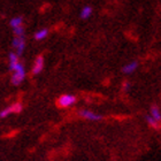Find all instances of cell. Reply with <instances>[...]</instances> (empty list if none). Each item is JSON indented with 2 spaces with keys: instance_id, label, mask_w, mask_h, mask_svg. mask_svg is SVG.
Listing matches in <instances>:
<instances>
[{
  "instance_id": "6da1fadb",
  "label": "cell",
  "mask_w": 161,
  "mask_h": 161,
  "mask_svg": "<svg viewBox=\"0 0 161 161\" xmlns=\"http://www.w3.org/2000/svg\"><path fill=\"white\" fill-rule=\"evenodd\" d=\"M75 103H76V97L73 96V94H64V96H61L57 100V105L60 108L70 107Z\"/></svg>"
},
{
  "instance_id": "7a4b0ae2",
  "label": "cell",
  "mask_w": 161,
  "mask_h": 161,
  "mask_svg": "<svg viewBox=\"0 0 161 161\" xmlns=\"http://www.w3.org/2000/svg\"><path fill=\"white\" fill-rule=\"evenodd\" d=\"M77 114L80 115V118L85 119V120L89 121H100L103 120V116L99 114H96L93 112L87 111V109H80V111L77 112Z\"/></svg>"
},
{
  "instance_id": "3957f363",
  "label": "cell",
  "mask_w": 161,
  "mask_h": 161,
  "mask_svg": "<svg viewBox=\"0 0 161 161\" xmlns=\"http://www.w3.org/2000/svg\"><path fill=\"white\" fill-rule=\"evenodd\" d=\"M14 48H16V54L20 57L23 53L24 48H25V39H24V36H21V37H16L13 39V43H12Z\"/></svg>"
},
{
  "instance_id": "277c9868",
  "label": "cell",
  "mask_w": 161,
  "mask_h": 161,
  "mask_svg": "<svg viewBox=\"0 0 161 161\" xmlns=\"http://www.w3.org/2000/svg\"><path fill=\"white\" fill-rule=\"evenodd\" d=\"M25 78V69H21V70H15L14 74L12 75V84L13 85H20Z\"/></svg>"
},
{
  "instance_id": "5b68a950",
  "label": "cell",
  "mask_w": 161,
  "mask_h": 161,
  "mask_svg": "<svg viewBox=\"0 0 161 161\" xmlns=\"http://www.w3.org/2000/svg\"><path fill=\"white\" fill-rule=\"evenodd\" d=\"M44 69V58L42 55L36 58L34 62V67H32V75H38L40 71Z\"/></svg>"
},
{
  "instance_id": "8992f818",
  "label": "cell",
  "mask_w": 161,
  "mask_h": 161,
  "mask_svg": "<svg viewBox=\"0 0 161 161\" xmlns=\"http://www.w3.org/2000/svg\"><path fill=\"white\" fill-rule=\"evenodd\" d=\"M138 67V62L137 61H132L130 64H125L123 68H122V73L123 74H131V73H134Z\"/></svg>"
},
{
  "instance_id": "52a82bcc",
  "label": "cell",
  "mask_w": 161,
  "mask_h": 161,
  "mask_svg": "<svg viewBox=\"0 0 161 161\" xmlns=\"http://www.w3.org/2000/svg\"><path fill=\"white\" fill-rule=\"evenodd\" d=\"M151 116L157 122L160 123L161 121V113H160V108L157 106V105H153L151 107Z\"/></svg>"
},
{
  "instance_id": "ba28073f",
  "label": "cell",
  "mask_w": 161,
  "mask_h": 161,
  "mask_svg": "<svg viewBox=\"0 0 161 161\" xmlns=\"http://www.w3.org/2000/svg\"><path fill=\"white\" fill-rule=\"evenodd\" d=\"M145 120H146V122H147V123L150 124L152 128H154V129H160V127H159V125H160V123H159V122H157V121L152 118L150 114L145 115Z\"/></svg>"
},
{
  "instance_id": "9c48e42d",
  "label": "cell",
  "mask_w": 161,
  "mask_h": 161,
  "mask_svg": "<svg viewBox=\"0 0 161 161\" xmlns=\"http://www.w3.org/2000/svg\"><path fill=\"white\" fill-rule=\"evenodd\" d=\"M22 23H23V17L22 16L14 17V19H12V21H10V27L12 28L20 27V25H22Z\"/></svg>"
},
{
  "instance_id": "30bf717a",
  "label": "cell",
  "mask_w": 161,
  "mask_h": 161,
  "mask_svg": "<svg viewBox=\"0 0 161 161\" xmlns=\"http://www.w3.org/2000/svg\"><path fill=\"white\" fill-rule=\"evenodd\" d=\"M47 35H48V30L47 29H42V30L37 31L36 34H35V39L36 40H42L44 38L46 37Z\"/></svg>"
},
{
  "instance_id": "8fae6325",
  "label": "cell",
  "mask_w": 161,
  "mask_h": 161,
  "mask_svg": "<svg viewBox=\"0 0 161 161\" xmlns=\"http://www.w3.org/2000/svg\"><path fill=\"white\" fill-rule=\"evenodd\" d=\"M10 107V111H12V113H15V114H19V113H21L22 112V109H23V106H22V104L21 103H15V104H13L12 106H9Z\"/></svg>"
},
{
  "instance_id": "7c38bea8",
  "label": "cell",
  "mask_w": 161,
  "mask_h": 161,
  "mask_svg": "<svg viewBox=\"0 0 161 161\" xmlns=\"http://www.w3.org/2000/svg\"><path fill=\"white\" fill-rule=\"evenodd\" d=\"M17 62H19V55L15 53H10L9 54V69L10 70H12V68H13Z\"/></svg>"
},
{
  "instance_id": "4fadbf2b",
  "label": "cell",
  "mask_w": 161,
  "mask_h": 161,
  "mask_svg": "<svg viewBox=\"0 0 161 161\" xmlns=\"http://www.w3.org/2000/svg\"><path fill=\"white\" fill-rule=\"evenodd\" d=\"M91 14H92V8L90 6H85L80 12V17L82 19H87V17H90Z\"/></svg>"
},
{
  "instance_id": "5bb4252c",
  "label": "cell",
  "mask_w": 161,
  "mask_h": 161,
  "mask_svg": "<svg viewBox=\"0 0 161 161\" xmlns=\"http://www.w3.org/2000/svg\"><path fill=\"white\" fill-rule=\"evenodd\" d=\"M14 29V35L16 37H21V36H24V27L23 25H20V27L13 28Z\"/></svg>"
},
{
  "instance_id": "9a60e30c",
  "label": "cell",
  "mask_w": 161,
  "mask_h": 161,
  "mask_svg": "<svg viewBox=\"0 0 161 161\" xmlns=\"http://www.w3.org/2000/svg\"><path fill=\"white\" fill-rule=\"evenodd\" d=\"M12 113V111H10V107H7V108H5V109H3V111L0 112V118H7L8 115Z\"/></svg>"
},
{
  "instance_id": "2e32d148",
  "label": "cell",
  "mask_w": 161,
  "mask_h": 161,
  "mask_svg": "<svg viewBox=\"0 0 161 161\" xmlns=\"http://www.w3.org/2000/svg\"><path fill=\"white\" fill-rule=\"evenodd\" d=\"M129 87H130V84L128 83V82H125V83L123 84V89H124V90H128Z\"/></svg>"
}]
</instances>
